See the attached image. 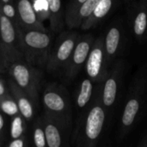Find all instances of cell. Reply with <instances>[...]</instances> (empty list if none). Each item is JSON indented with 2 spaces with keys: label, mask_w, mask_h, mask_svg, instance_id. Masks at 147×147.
<instances>
[{
  "label": "cell",
  "mask_w": 147,
  "mask_h": 147,
  "mask_svg": "<svg viewBox=\"0 0 147 147\" xmlns=\"http://www.w3.org/2000/svg\"><path fill=\"white\" fill-rule=\"evenodd\" d=\"M9 87L12 97L18 106L20 115L26 121L31 120L34 115V107L30 99L13 81H9Z\"/></svg>",
  "instance_id": "7c38bea8"
},
{
  "label": "cell",
  "mask_w": 147,
  "mask_h": 147,
  "mask_svg": "<svg viewBox=\"0 0 147 147\" xmlns=\"http://www.w3.org/2000/svg\"><path fill=\"white\" fill-rule=\"evenodd\" d=\"M93 91V85L92 82L89 78H85L83 80L79 93L77 96V105L78 108L83 109L84 108L91 99Z\"/></svg>",
  "instance_id": "ac0fdd59"
},
{
  "label": "cell",
  "mask_w": 147,
  "mask_h": 147,
  "mask_svg": "<svg viewBox=\"0 0 147 147\" xmlns=\"http://www.w3.org/2000/svg\"><path fill=\"white\" fill-rule=\"evenodd\" d=\"M105 121V113L100 104L94 105L89 111L84 129L78 138V147H94L98 140Z\"/></svg>",
  "instance_id": "5b68a950"
},
{
  "label": "cell",
  "mask_w": 147,
  "mask_h": 147,
  "mask_svg": "<svg viewBox=\"0 0 147 147\" xmlns=\"http://www.w3.org/2000/svg\"><path fill=\"white\" fill-rule=\"evenodd\" d=\"M9 96V95H8L6 88H5V86L3 84V83L0 80V98L5 97V96Z\"/></svg>",
  "instance_id": "484cf974"
},
{
  "label": "cell",
  "mask_w": 147,
  "mask_h": 147,
  "mask_svg": "<svg viewBox=\"0 0 147 147\" xmlns=\"http://www.w3.org/2000/svg\"><path fill=\"white\" fill-rule=\"evenodd\" d=\"M78 40L77 33H64L58 39L55 46L51 49L47 63L46 65L48 71L53 72L67 65Z\"/></svg>",
  "instance_id": "277c9868"
},
{
  "label": "cell",
  "mask_w": 147,
  "mask_h": 147,
  "mask_svg": "<svg viewBox=\"0 0 147 147\" xmlns=\"http://www.w3.org/2000/svg\"><path fill=\"white\" fill-rule=\"evenodd\" d=\"M93 44L94 38L90 34L84 35L78 40L70 60L65 66V76L68 79L74 78L79 72L83 65L87 61Z\"/></svg>",
  "instance_id": "52a82bcc"
},
{
  "label": "cell",
  "mask_w": 147,
  "mask_h": 147,
  "mask_svg": "<svg viewBox=\"0 0 147 147\" xmlns=\"http://www.w3.org/2000/svg\"><path fill=\"white\" fill-rule=\"evenodd\" d=\"M121 40V31L116 27H112L108 31L104 41L105 53L108 57H114L118 50Z\"/></svg>",
  "instance_id": "2e32d148"
},
{
  "label": "cell",
  "mask_w": 147,
  "mask_h": 147,
  "mask_svg": "<svg viewBox=\"0 0 147 147\" xmlns=\"http://www.w3.org/2000/svg\"><path fill=\"white\" fill-rule=\"evenodd\" d=\"M16 27L12 21L1 15L0 16V38L2 41V47L3 52L10 59L14 58L16 53L15 49V44L17 36Z\"/></svg>",
  "instance_id": "30bf717a"
},
{
  "label": "cell",
  "mask_w": 147,
  "mask_h": 147,
  "mask_svg": "<svg viewBox=\"0 0 147 147\" xmlns=\"http://www.w3.org/2000/svg\"><path fill=\"white\" fill-rule=\"evenodd\" d=\"M3 127H4V120H3V115L1 114V111H0V141H1V139H2Z\"/></svg>",
  "instance_id": "4316f807"
},
{
  "label": "cell",
  "mask_w": 147,
  "mask_h": 147,
  "mask_svg": "<svg viewBox=\"0 0 147 147\" xmlns=\"http://www.w3.org/2000/svg\"><path fill=\"white\" fill-rule=\"evenodd\" d=\"M45 114L65 127H68L71 121V104L67 94L62 87L54 84L45 90L42 95Z\"/></svg>",
  "instance_id": "7a4b0ae2"
},
{
  "label": "cell",
  "mask_w": 147,
  "mask_h": 147,
  "mask_svg": "<svg viewBox=\"0 0 147 147\" xmlns=\"http://www.w3.org/2000/svg\"><path fill=\"white\" fill-rule=\"evenodd\" d=\"M8 147H25V137H22L17 140H13Z\"/></svg>",
  "instance_id": "d4e9b609"
},
{
  "label": "cell",
  "mask_w": 147,
  "mask_h": 147,
  "mask_svg": "<svg viewBox=\"0 0 147 147\" xmlns=\"http://www.w3.org/2000/svg\"><path fill=\"white\" fill-rule=\"evenodd\" d=\"M20 44L26 58L35 65H47L51 52V37L46 31L22 30L16 28Z\"/></svg>",
  "instance_id": "6da1fadb"
},
{
  "label": "cell",
  "mask_w": 147,
  "mask_h": 147,
  "mask_svg": "<svg viewBox=\"0 0 147 147\" xmlns=\"http://www.w3.org/2000/svg\"><path fill=\"white\" fill-rule=\"evenodd\" d=\"M1 15H2V14H1V9H0V16H1Z\"/></svg>",
  "instance_id": "83f0119b"
},
{
  "label": "cell",
  "mask_w": 147,
  "mask_h": 147,
  "mask_svg": "<svg viewBox=\"0 0 147 147\" xmlns=\"http://www.w3.org/2000/svg\"><path fill=\"white\" fill-rule=\"evenodd\" d=\"M25 131V124L23 117L19 114L14 117H12L10 122V138L13 140H17L23 137V134Z\"/></svg>",
  "instance_id": "ffe728a7"
},
{
  "label": "cell",
  "mask_w": 147,
  "mask_h": 147,
  "mask_svg": "<svg viewBox=\"0 0 147 147\" xmlns=\"http://www.w3.org/2000/svg\"><path fill=\"white\" fill-rule=\"evenodd\" d=\"M0 111L11 117L20 114L16 101L10 96L0 98Z\"/></svg>",
  "instance_id": "44dd1931"
},
{
  "label": "cell",
  "mask_w": 147,
  "mask_h": 147,
  "mask_svg": "<svg viewBox=\"0 0 147 147\" xmlns=\"http://www.w3.org/2000/svg\"><path fill=\"white\" fill-rule=\"evenodd\" d=\"M147 28V12L142 9L140 10L134 17V31L137 36H141L145 34Z\"/></svg>",
  "instance_id": "603a6c76"
},
{
  "label": "cell",
  "mask_w": 147,
  "mask_h": 147,
  "mask_svg": "<svg viewBox=\"0 0 147 147\" xmlns=\"http://www.w3.org/2000/svg\"><path fill=\"white\" fill-rule=\"evenodd\" d=\"M41 120L46 134L47 147H65L64 134L66 127L46 114Z\"/></svg>",
  "instance_id": "8fae6325"
},
{
  "label": "cell",
  "mask_w": 147,
  "mask_h": 147,
  "mask_svg": "<svg viewBox=\"0 0 147 147\" xmlns=\"http://www.w3.org/2000/svg\"><path fill=\"white\" fill-rule=\"evenodd\" d=\"M33 140L34 143V147H47L46 134L41 118H38L34 124Z\"/></svg>",
  "instance_id": "d6986e66"
},
{
  "label": "cell",
  "mask_w": 147,
  "mask_h": 147,
  "mask_svg": "<svg viewBox=\"0 0 147 147\" xmlns=\"http://www.w3.org/2000/svg\"><path fill=\"white\" fill-rule=\"evenodd\" d=\"M117 80L115 75H112L106 80L103 87L102 102L105 107H110L115 103L117 96Z\"/></svg>",
  "instance_id": "e0dca14e"
},
{
  "label": "cell",
  "mask_w": 147,
  "mask_h": 147,
  "mask_svg": "<svg viewBox=\"0 0 147 147\" xmlns=\"http://www.w3.org/2000/svg\"><path fill=\"white\" fill-rule=\"evenodd\" d=\"M1 14L12 21L16 27H18V15L16 11V7L11 3V1H0Z\"/></svg>",
  "instance_id": "7402d4cb"
},
{
  "label": "cell",
  "mask_w": 147,
  "mask_h": 147,
  "mask_svg": "<svg viewBox=\"0 0 147 147\" xmlns=\"http://www.w3.org/2000/svg\"><path fill=\"white\" fill-rule=\"evenodd\" d=\"M16 7L19 23L17 28L22 30L47 31L34 11L33 2L29 0H20L16 3Z\"/></svg>",
  "instance_id": "9c48e42d"
},
{
  "label": "cell",
  "mask_w": 147,
  "mask_h": 147,
  "mask_svg": "<svg viewBox=\"0 0 147 147\" xmlns=\"http://www.w3.org/2000/svg\"><path fill=\"white\" fill-rule=\"evenodd\" d=\"M99 0H75L71 2L65 12V22L69 28H81L92 14Z\"/></svg>",
  "instance_id": "8992f818"
},
{
  "label": "cell",
  "mask_w": 147,
  "mask_h": 147,
  "mask_svg": "<svg viewBox=\"0 0 147 147\" xmlns=\"http://www.w3.org/2000/svg\"><path fill=\"white\" fill-rule=\"evenodd\" d=\"M104 41L102 37L97 38L92 46L86 61V71L90 79L101 81L104 78Z\"/></svg>",
  "instance_id": "ba28073f"
},
{
  "label": "cell",
  "mask_w": 147,
  "mask_h": 147,
  "mask_svg": "<svg viewBox=\"0 0 147 147\" xmlns=\"http://www.w3.org/2000/svg\"><path fill=\"white\" fill-rule=\"evenodd\" d=\"M113 2L111 0H99L92 14L84 22L81 26L83 30H88L94 28L103 17H105L112 8Z\"/></svg>",
  "instance_id": "4fadbf2b"
},
{
  "label": "cell",
  "mask_w": 147,
  "mask_h": 147,
  "mask_svg": "<svg viewBox=\"0 0 147 147\" xmlns=\"http://www.w3.org/2000/svg\"><path fill=\"white\" fill-rule=\"evenodd\" d=\"M9 74L13 78V82L27 95L32 103L38 104L40 80L38 72L29 65L15 62L9 67Z\"/></svg>",
  "instance_id": "3957f363"
},
{
  "label": "cell",
  "mask_w": 147,
  "mask_h": 147,
  "mask_svg": "<svg viewBox=\"0 0 147 147\" xmlns=\"http://www.w3.org/2000/svg\"><path fill=\"white\" fill-rule=\"evenodd\" d=\"M140 102L139 99L135 97H132L131 99L128 100V102L125 106L122 118H121V122L125 128H127L133 125L140 111Z\"/></svg>",
  "instance_id": "9a60e30c"
},
{
  "label": "cell",
  "mask_w": 147,
  "mask_h": 147,
  "mask_svg": "<svg viewBox=\"0 0 147 147\" xmlns=\"http://www.w3.org/2000/svg\"><path fill=\"white\" fill-rule=\"evenodd\" d=\"M49 9L50 28L54 32H59L63 28L65 16L62 12V3L59 0H47Z\"/></svg>",
  "instance_id": "5bb4252c"
},
{
  "label": "cell",
  "mask_w": 147,
  "mask_h": 147,
  "mask_svg": "<svg viewBox=\"0 0 147 147\" xmlns=\"http://www.w3.org/2000/svg\"><path fill=\"white\" fill-rule=\"evenodd\" d=\"M33 6L39 20L43 22L45 20L49 18V9L47 0L46 1H34Z\"/></svg>",
  "instance_id": "cb8c5ba5"
}]
</instances>
